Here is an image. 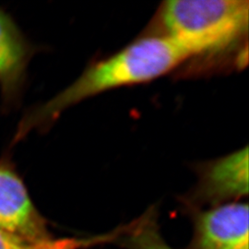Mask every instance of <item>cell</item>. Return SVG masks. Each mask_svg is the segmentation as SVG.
Returning a JSON list of instances; mask_svg holds the SVG:
<instances>
[{
	"instance_id": "4",
	"label": "cell",
	"mask_w": 249,
	"mask_h": 249,
	"mask_svg": "<svg viewBox=\"0 0 249 249\" xmlns=\"http://www.w3.org/2000/svg\"><path fill=\"white\" fill-rule=\"evenodd\" d=\"M197 194L206 201L220 203L249 194V148L197 164Z\"/></svg>"
},
{
	"instance_id": "2",
	"label": "cell",
	"mask_w": 249,
	"mask_h": 249,
	"mask_svg": "<svg viewBox=\"0 0 249 249\" xmlns=\"http://www.w3.org/2000/svg\"><path fill=\"white\" fill-rule=\"evenodd\" d=\"M189 61L174 41L148 34L115 53L91 63L77 80L21 120L15 141L35 129L43 130L67 109L111 89L156 80Z\"/></svg>"
},
{
	"instance_id": "8",
	"label": "cell",
	"mask_w": 249,
	"mask_h": 249,
	"mask_svg": "<svg viewBox=\"0 0 249 249\" xmlns=\"http://www.w3.org/2000/svg\"><path fill=\"white\" fill-rule=\"evenodd\" d=\"M88 244H90V242L74 238L52 239L49 237L32 244H22L21 249H79Z\"/></svg>"
},
{
	"instance_id": "1",
	"label": "cell",
	"mask_w": 249,
	"mask_h": 249,
	"mask_svg": "<svg viewBox=\"0 0 249 249\" xmlns=\"http://www.w3.org/2000/svg\"><path fill=\"white\" fill-rule=\"evenodd\" d=\"M249 18L248 0H167L149 34L174 41L198 70L241 68L248 62Z\"/></svg>"
},
{
	"instance_id": "3",
	"label": "cell",
	"mask_w": 249,
	"mask_h": 249,
	"mask_svg": "<svg viewBox=\"0 0 249 249\" xmlns=\"http://www.w3.org/2000/svg\"><path fill=\"white\" fill-rule=\"evenodd\" d=\"M0 232L22 244L49 238L45 219L25 184L6 161L0 162Z\"/></svg>"
},
{
	"instance_id": "9",
	"label": "cell",
	"mask_w": 249,
	"mask_h": 249,
	"mask_svg": "<svg viewBox=\"0 0 249 249\" xmlns=\"http://www.w3.org/2000/svg\"><path fill=\"white\" fill-rule=\"evenodd\" d=\"M22 243L0 232V249H21Z\"/></svg>"
},
{
	"instance_id": "7",
	"label": "cell",
	"mask_w": 249,
	"mask_h": 249,
	"mask_svg": "<svg viewBox=\"0 0 249 249\" xmlns=\"http://www.w3.org/2000/svg\"><path fill=\"white\" fill-rule=\"evenodd\" d=\"M130 244L134 249H173L164 242L154 221V213H150L135 223Z\"/></svg>"
},
{
	"instance_id": "6",
	"label": "cell",
	"mask_w": 249,
	"mask_h": 249,
	"mask_svg": "<svg viewBox=\"0 0 249 249\" xmlns=\"http://www.w3.org/2000/svg\"><path fill=\"white\" fill-rule=\"evenodd\" d=\"M32 53L15 22L0 9V89L8 104L20 94Z\"/></svg>"
},
{
	"instance_id": "5",
	"label": "cell",
	"mask_w": 249,
	"mask_h": 249,
	"mask_svg": "<svg viewBox=\"0 0 249 249\" xmlns=\"http://www.w3.org/2000/svg\"><path fill=\"white\" fill-rule=\"evenodd\" d=\"M249 205L224 203L196 219L197 249H249Z\"/></svg>"
}]
</instances>
